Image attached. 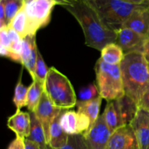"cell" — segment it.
<instances>
[{
	"label": "cell",
	"instance_id": "4316f807",
	"mask_svg": "<svg viewBox=\"0 0 149 149\" xmlns=\"http://www.w3.org/2000/svg\"><path fill=\"white\" fill-rule=\"evenodd\" d=\"M49 68H48V67L47 66L46 63L43 59V57L39 50L38 51L36 67H35V78L33 80H37L38 81L45 85V80H46L47 76L49 72Z\"/></svg>",
	"mask_w": 149,
	"mask_h": 149
},
{
	"label": "cell",
	"instance_id": "4fadbf2b",
	"mask_svg": "<svg viewBox=\"0 0 149 149\" xmlns=\"http://www.w3.org/2000/svg\"><path fill=\"white\" fill-rule=\"evenodd\" d=\"M122 28L129 29L140 34L149 36V7L135 10L124 23Z\"/></svg>",
	"mask_w": 149,
	"mask_h": 149
},
{
	"label": "cell",
	"instance_id": "5b68a950",
	"mask_svg": "<svg viewBox=\"0 0 149 149\" xmlns=\"http://www.w3.org/2000/svg\"><path fill=\"white\" fill-rule=\"evenodd\" d=\"M45 92L52 104L58 108L70 109L77 104V95L71 81L55 67L49 68Z\"/></svg>",
	"mask_w": 149,
	"mask_h": 149
},
{
	"label": "cell",
	"instance_id": "f1b7e54d",
	"mask_svg": "<svg viewBox=\"0 0 149 149\" xmlns=\"http://www.w3.org/2000/svg\"><path fill=\"white\" fill-rule=\"evenodd\" d=\"M100 97L98 87L95 83H92L87 87H83L79 93V100L80 101H88Z\"/></svg>",
	"mask_w": 149,
	"mask_h": 149
},
{
	"label": "cell",
	"instance_id": "7402d4cb",
	"mask_svg": "<svg viewBox=\"0 0 149 149\" xmlns=\"http://www.w3.org/2000/svg\"><path fill=\"white\" fill-rule=\"evenodd\" d=\"M124 57L125 53L122 48L113 42L107 45L102 49L100 58L110 65H120Z\"/></svg>",
	"mask_w": 149,
	"mask_h": 149
},
{
	"label": "cell",
	"instance_id": "484cf974",
	"mask_svg": "<svg viewBox=\"0 0 149 149\" xmlns=\"http://www.w3.org/2000/svg\"><path fill=\"white\" fill-rule=\"evenodd\" d=\"M23 69L21 70L18 81H17V84H16L15 89L14 97H13V103H14L15 106L17 109H20L23 106H26L27 95L28 91H29V87H26L22 83L21 81Z\"/></svg>",
	"mask_w": 149,
	"mask_h": 149
},
{
	"label": "cell",
	"instance_id": "9a60e30c",
	"mask_svg": "<svg viewBox=\"0 0 149 149\" xmlns=\"http://www.w3.org/2000/svg\"><path fill=\"white\" fill-rule=\"evenodd\" d=\"M66 110L68 109H63L51 124L50 130H49V146L53 149L63 148L66 145L68 142L69 135L64 132L61 125V116Z\"/></svg>",
	"mask_w": 149,
	"mask_h": 149
},
{
	"label": "cell",
	"instance_id": "d4e9b609",
	"mask_svg": "<svg viewBox=\"0 0 149 149\" xmlns=\"http://www.w3.org/2000/svg\"><path fill=\"white\" fill-rule=\"evenodd\" d=\"M0 3L4 9L6 25L9 26L16 15L23 9L24 0H0Z\"/></svg>",
	"mask_w": 149,
	"mask_h": 149
},
{
	"label": "cell",
	"instance_id": "7c38bea8",
	"mask_svg": "<svg viewBox=\"0 0 149 149\" xmlns=\"http://www.w3.org/2000/svg\"><path fill=\"white\" fill-rule=\"evenodd\" d=\"M130 125L135 132L140 149H149V112L139 109Z\"/></svg>",
	"mask_w": 149,
	"mask_h": 149
},
{
	"label": "cell",
	"instance_id": "7a4b0ae2",
	"mask_svg": "<svg viewBox=\"0 0 149 149\" xmlns=\"http://www.w3.org/2000/svg\"><path fill=\"white\" fill-rule=\"evenodd\" d=\"M125 95L139 103L149 86V66L142 53L125 54L120 64Z\"/></svg>",
	"mask_w": 149,
	"mask_h": 149
},
{
	"label": "cell",
	"instance_id": "4dcf8cb0",
	"mask_svg": "<svg viewBox=\"0 0 149 149\" xmlns=\"http://www.w3.org/2000/svg\"><path fill=\"white\" fill-rule=\"evenodd\" d=\"M25 138L16 137L9 145L7 149H26Z\"/></svg>",
	"mask_w": 149,
	"mask_h": 149
},
{
	"label": "cell",
	"instance_id": "ba28073f",
	"mask_svg": "<svg viewBox=\"0 0 149 149\" xmlns=\"http://www.w3.org/2000/svg\"><path fill=\"white\" fill-rule=\"evenodd\" d=\"M111 135L103 113L84 136L90 149H106Z\"/></svg>",
	"mask_w": 149,
	"mask_h": 149
},
{
	"label": "cell",
	"instance_id": "d590c367",
	"mask_svg": "<svg viewBox=\"0 0 149 149\" xmlns=\"http://www.w3.org/2000/svg\"><path fill=\"white\" fill-rule=\"evenodd\" d=\"M147 1H148V2L149 3V0H147Z\"/></svg>",
	"mask_w": 149,
	"mask_h": 149
},
{
	"label": "cell",
	"instance_id": "8992f818",
	"mask_svg": "<svg viewBox=\"0 0 149 149\" xmlns=\"http://www.w3.org/2000/svg\"><path fill=\"white\" fill-rule=\"evenodd\" d=\"M56 5L58 4L55 0H24L23 10L35 33L48 25Z\"/></svg>",
	"mask_w": 149,
	"mask_h": 149
},
{
	"label": "cell",
	"instance_id": "d6986e66",
	"mask_svg": "<svg viewBox=\"0 0 149 149\" xmlns=\"http://www.w3.org/2000/svg\"><path fill=\"white\" fill-rule=\"evenodd\" d=\"M101 97H98L93 100L88 101H80L77 100L76 106L77 108V111L83 113L90 118L91 121L92 126L96 122L100 116V109L102 103Z\"/></svg>",
	"mask_w": 149,
	"mask_h": 149
},
{
	"label": "cell",
	"instance_id": "1f68e13d",
	"mask_svg": "<svg viewBox=\"0 0 149 149\" xmlns=\"http://www.w3.org/2000/svg\"><path fill=\"white\" fill-rule=\"evenodd\" d=\"M143 55L144 58L146 61V62L149 64V36L147 38L146 41L144 45V49L143 52Z\"/></svg>",
	"mask_w": 149,
	"mask_h": 149
},
{
	"label": "cell",
	"instance_id": "ac0fdd59",
	"mask_svg": "<svg viewBox=\"0 0 149 149\" xmlns=\"http://www.w3.org/2000/svg\"><path fill=\"white\" fill-rule=\"evenodd\" d=\"M116 100L120 111L121 116L125 125H130L138 111L139 107L138 103L126 95Z\"/></svg>",
	"mask_w": 149,
	"mask_h": 149
},
{
	"label": "cell",
	"instance_id": "d6a6232c",
	"mask_svg": "<svg viewBox=\"0 0 149 149\" xmlns=\"http://www.w3.org/2000/svg\"><path fill=\"white\" fill-rule=\"evenodd\" d=\"M25 143H26V149H40L37 144L29 141V140L26 139Z\"/></svg>",
	"mask_w": 149,
	"mask_h": 149
},
{
	"label": "cell",
	"instance_id": "9c48e42d",
	"mask_svg": "<svg viewBox=\"0 0 149 149\" xmlns=\"http://www.w3.org/2000/svg\"><path fill=\"white\" fill-rule=\"evenodd\" d=\"M63 109H61L54 106L52 102L44 92L39 104L34 110L35 116H36L43 127L47 141L49 144V130L52 121L61 112Z\"/></svg>",
	"mask_w": 149,
	"mask_h": 149
},
{
	"label": "cell",
	"instance_id": "cb8c5ba5",
	"mask_svg": "<svg viewBox=\"0 0 149 149\" xmlns=\"http://www.w3.org/2000/svg\"><path fill=\"white\" fill-rule=\"evenodd\" d=\"M7 32L10 39L11 60L21 63V50L23 39L20 35L10 26H7Z\"/></svg>",
	"mask_w": 149,
	"mask_h": 149
},
{
	"label": "cell",
	"instance_id": "5bb4252c",
	"mask_svg": "<svg viewBox=\"0 0 149 149\" xmlns=\"http://www.w3.org/2000/svg\"><path fill=\"white\" fill-rule=\"evenodd\" d=\"M31 115L29 112L21 111L17 109L15 113L8 118L7 127L10 130L15 133L16 137L26 138L31 132Z\"/></svg>",
	"mask_w": 149,
	"mask_h": 149
},
{
	"label": "cell",
	"instance_id": "83f0119b",
	"mask_svg": "<svg viewBox=\"0 0 149 149\" xmlns=\"http://www.w3.org/2000/svg\"><path fill=\"white\" fill-rule=\"evenodd\" d=\"M59 149H90L83 135H74L68 136L66 145Z\"/></svg>",
	"mask_w": 149,
	"mask_h": 149
},
{
	"label": "cell",
	"instance_id": "ffe728a7",
	"mask_svg": "<svg viewBox=\"0 0 149 149\" xmlns=\"http://www.w3.org/2000/svg\"><path fill=\"white\" fill-rule=\"evenodd\" d=\"M61 125L64 132L68 135H80L79 113L68 109L63 113Z\"/></svg>",
	"mask_w": 149,
	"mask_h": 149
},
{
	"label": "cell",
	"instance_id": "52a82bcc",
	"mask_svg": "<svg viewBox=\"0 0 149 149\" xmlns=\"http://www.w3.org/2000/svg\"><path fill=\"white\" fill-rule=\"evenodd\" d=\"M147 36H143L129 29L122 28L116 31V38L114 43L119 45L125 54L142 53Z\"/></svg>",
	"mask_w": 149,
	"mask_h": 149
},
{
	"label": "cell",
	"instance_id": "836d02e7",
	"mask_svg": "<svg viewBox=\"0 0 149 149\" xmlns=\"http://www.w3.org/2000/svg\"><path fill=\"white\" fill-rule=\"evenodd\" d=\"M122 1H125V2L130 3L132 4H138V5H141V4H148L147 0H122Z\"/></svg>",
	"mask_w": 149,
	"mask_h": 149
},
{
	"label": "cell",
	"instance_id": "6da1fadb",
	"mask_svg": "<svg viewBox=\"0 0 149 149\" xmlns=\"http://www.w3.org/2000/svg\"><path fill=\"white\" fill-rule=\"evenodd\" d=\"M63 7L79 23L84 32L87 46L101 52L106 45L115 42L116 31L108 27L85 1L77 0Z\"/></svg>",
	"mask_w": 149,
	"mask_h": 149
},
{
	"label": "cell",
	"instance_id": "f546056e",
	"mask_svg": "<svg viewBox=\"0 0 149 149\" xmlns=\"http://www.w3.org/2000/svg\"><path fill=\"white\" fill-rule=\"evenodd\" d=\"M139 109L145 110L149 112V86L143 95L139 103H138Z\"/></svg>",
	"mask_w": 149,
	"mask_h": 149
},
{
	"label": "cell",
	"instance_id": "2e32d148",
	"mask_svg": "<svg viewBox=\"0 0 149 149\" xmlns=\"http://www.w3.org/2000/svg\"><path fill=\"white\" fill-rule=\"evenodd\" d=\"M103 113L104 115L106 125L111 134L119 128L125 126V122L121 116L120 111H119L116 100L107 102V104Z\"/></svg>",
	"mask_w": 149,
	"mask_h": 149
},
{
	"label": "cell",
	"instance_id": "277c9868",
	"mask_svg": "<svg viewBox=\"0 0 149 149\" xmlns=\"http://www.w3.org/2000/svg\"><path fill=\"white\" fill-rule=\"evenodd\" d=\"M96 83L100 96L107 102L125 95L120 65H110L99 58L95 63Z\"/></svg>",
	"mask_w": 149,
	"mask_h": 149
},
{
	"label": "cell",
	"instance_id": "603a6c76",
	"mask_svg": "<svg viewBox=\"0 0 149 149\" xmlns=\"http://www.w3.org/2000/svg\"><path fill=\"white\" fill-rule=\"evenodd\" d=\"M45 92V85L37 80H33L29 87L26 100V107L29 112H33L39 104L42 94Z\"/></svg>",
	"mask_w": 149,
	"mask_h": 149
},
{
	"label": "cell",
	"instance_id": "e575fe53",
	"mask_svg": "<svg viewBox=\"0 0 149 149\" xmlns=\"http://www.w3.org/2000/svg\"><path fill=\"white\" fill-rule=\"evenodd\" d=\"M58 2V5H61L62 7L65 5H68V4H72L74 1H77V0H55Z\"/></svg>",
	"mask_w": 149,
	"mask_h": 149
},
{
	"label": "cell",
	"instance_id": "3957f363",
	"mask_svg": "<svg viewBox=\"0 0 149 149\" xmlns=\"http://www.w3.org/2000/svg\"><path fill=\"white\" fill-rule=\"evenodd\" d=\"M90 6L102 21L109 28L116 31L122 29L124 23L135 10L148 4H132L122 0H83Z\"/></svg>",
	"mask_w": 149,
	"mask_h": 149
},
{
	"label": "cell",
	"instance_id": "8d00e7d4",
	"mask_svg": "<svg viewBox=\"0 0 149 149\" xmlns=\"http://www.w3.org/2000/svg\"><path fill=\"white\" fill-rule=\"evenodd\" d=\"M148 66H149V64H148Z\"/></svg>",
	"mask_w": 149,
	"mask_h": 149
},
{
	"label": "cell",
	"instance_id": "30bf717a",
	"mask_svg": "<svg viewBox=\"0 0 149 149\" xmlns=\"http://www.w3.org/2000/svg\"><path fill=\"white\" fill-rule=\"evenodd\" d=\"M106 149H140L131 125H125L114 131L111 135Z\"/></svg>",
	"mask_w": 149,
	"mask_h": 149
},
{
	"label": "cell",
	"instance_id": "e0dca14e",
	"mask_svg": "<svg viewBox=\"0 0 149 149\" xmlns=\"http://www.w3.org/2000/svg\"><path fill=\"white\" fill-rule=\"evenodd\" d=\"M29 113L31 115V125L30 135L26 139L37 144L40 149H53L47 141L43 127L39 119L36 118L33 112H29Z\"/></svg>",
	"mask_w": 149,
	"mask_h": 149
},
{
	"label": "cell",
	"instance_id": "44dd1931",
	"mask_svg": "<svg viewBox=\"0 0 149 149\" xmlns=\"http://www.w3.org/2000/svg\"><path fill=\"white\" fill-rule=\"evenodd\" d=\"M10 27L14 29L17 33L20 36L22 39L27 36L31 35H36L33 32L30 23L29 21L26 13H25L23 7L12 20L10 24Z\"/></svg>",
	"mask_w": 149,
	"mask_h": 149
},
{
	"label": "cell",
	"instance_id": "8fae6325",
	"mask_svg": "<svg viewBox=\"0 0 149 149\" xmlns=\"http://www.w3.org/2000/svg\"><path fill=\"white\" fill-rule=\"evenodd\" d=\"M38 51L36 35H31L23 38L21 50V64L27 69L33 79L35 78V67Z\"/></svg>",
	"mask_w": 149,
	"mask_h": 149
}]
</instances>
